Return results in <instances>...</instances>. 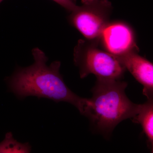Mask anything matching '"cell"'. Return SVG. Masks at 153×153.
Wrapping results in <instances>:
<instances>
[{
    "label": "cell",
    "mask_w": 153,
    "mask_h": 153,
    "mask_svg": "<svg viewBox=\"0 0 153 153\" xmlns=\"http://www.w3.org/2000/svg\"><path fill=\"white\" fill-rule=\"evenodd\" d=\"M32 54L33 64L24 68L18 67L7 78L10 90L19 99L35 96L56 102H68L82 115L87 99L77 95L66 85L60 74V62L54 61L48 66V57L38 48L32 50Z\"/></svg>",
    "instance_id": "obj_1"
},
{
    "label": "cell",
    "mask_w": 153,
    "mask_h": 153,
    "mask_svg": "<svg viewBox=\"0 0 153 153\" xmlns=\"http://www.w3.org/2000/svg\"><path fill=\"white\" fill-rule=\"evenodd\" d=\"M127 85L121 79L97 78L92 97L87 99L82 115L105 137H108L118 124L133 118L139 111L141 104L134 103L126 94Z\"/></svg>",
    "instance_id": "obj_2"
},
{
    "label": "cell",
    "mask_w": 153,
    "mask_h": 153,
    "mask_svg": "<svg viewBox=\"0 0 153 153\" xmlns=\"http://www.w3.org/2000/svg\"><path fill=\"white\" fill-rule=\"evenodd\" d=\"M99 38L78 41L74 50V62L81 78L89 74L97 78L121 79L126 68L116 57L99 47Z\"/></svg>",
    "instance_id": "obj_3"
},
{
    "label": "cell",
    "mask_w": 153,
    "mask_h": 153,
    "mask_svg": "<svg viewBox=\"0 0 153 153\" xmlns=\"http://www.w3.org/2000/svg\"><path fill=\"white\" fill-rule=\"evenodd\" d=\"M81 3L71 12L68 21L87 40L98 39L109 23L111 3L108 0H81Z\"/></svg>",
    "instance_id": "obj_4"
},
{
    "label": "cell",
    "mask_w": 153,
    "mask_h": 153,
    "mask_svg": "<svg viewBox=\"0 0 153 153\" xmlns=\"http://www.w3.org/2000/svg\"><path fill=\"white\" fill-rule=\"evenodd\" d=\"M99 41L104 50L116 57L139 50L133 30L123 22L108 23L102 31Z\"/></svg>",
    "instance_id": "obj_5"
},
{
    "label": "cell",
    "mask_w": 153,
    "mask_h": 153,
    "mask_svg": "<svg viewBox=\"0 0 153 153\" xmlns=\"http://www.w3.org/2000/svg\"><path fill=\"white\" fill-rule=\"evenodd\" d=\"M126 69L143 85V94L147 100L153 99V65L145 57L133 51L123 56L116 57Z\"/></svg>",
    "instance_id": "obj_6"
},
{
    "label": "cell",
    "mask_w": 153,
    "mask_h": 153,
    "mask_svg": "<svg viewBox=\"0 0 153 153\" xmlns=\"http://www.w3.org/2000/svg\"><path fill=\"white\" fill-rule=\"evenodd\" d=\"M135 123L140 124L146 137L149 149L153 151V99L147 100L141 104L137 114L132 119Z\"/></svg>",
    "instance_id": "obj_7"
},
{
    "label": "cell",
    "mask_w": 153,
    "mask_h": 153,
    "mask_svg": "<svg viewBox=\"0 0 153 153\" xmlns=\"http://www.w3.org/2000/svg\"><path fill=\"white\" fill-rule=\"evenodd\" d=\"M31 150L29 143L19 142L14 139L11 132L7 133L4 139L0 143V153H30Z\"/></svg>",
    "instance_id": "obj_8"
},
{
    "label": "cell",
    "mask_w": 153,
    "mask_h": 153,
    "mask_svg": "<svg viewBox=\"0 0 153 153\" xmlns=\"http://www.w3.org/2000/svg\"><path fill=\"white\" fill-rule=\"evenodd\" d=\"M68 12H72L76 7V0H53Z\"/></svg>",
    "instance_id": "obj_9"
},
{
    "label": "cell",
    "mask_w": 153,
    "mask_h": 153,
    "mask_svg": "<svg viewBox=\"0 0 153 153\" xmlns=\"http://www.w3.org/2000/svg\"><path fill=\"white\" fill-rule=\"evenodd\" d=\"M3 1V0H0V4H1V2L2 1Z\"/></svg>",
    "instance_id": "obj_10"
}]
</instances>
